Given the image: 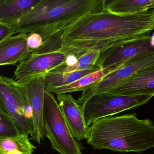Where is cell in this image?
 Listing matches in <instances>:
<instances>
[{
	"instance_id": "30bf717a",
	"label": "cell",
	"mask_w": 154,
	"mask_h": 154,
	"mask_svg": "<svg viewBox=\"0 0 154 154\" xmlns=\"http://www.w3.org/2000/svg\"><path fill=\"white\" fill-rule=\"evenodd\" d=\"M19 84L22 88L32 109L33 132L30 139L40 144L45 136L44 126L45 76H40Z\"/></svg>"
},
{
	"instance_id": "2e32d148",
	"label": "cell",
	"mask_w": 154,
	"mask_h": 154,
	"mask_svg": "<svg viewBox=\"0 0 154 154\" xmlns=\"http://www.w3.org/2000/svg\"><path fill=\"white\" fill-rule=\"evenodd\" d=\"M101 69L98 66L70 73H61L50 71L44 75L45 90L70 84L82 77Z\"/></svg>"
},
{
	"instance_id": "5bb4252c",
	"label": "cell",
	"mask_w": 154,
	"mask_h": 154,
	"mask_svg": "<svg viewBox=\"0 0 154 154\" xmlns=\"http://www.w3.org/2000/svg\"><path fill=\"white\" fill-rule=\"evenodd\" d=\"M42 0H0V22L7 23L23 16Z\"/></svg>"
},
{
	"instance_id": "9a60e30c",
	"label": "cell",
	"mask_w": 154,
	"mask_h": 154,
	"mask_svg": "<svg viewBox=\"0 0 154 154\" xmlns=\"http://www.w3.org/2000/svg\"><path fill=\"white\" fill-rule=\"evenodd\" d=\"M108 73L104 69H100L79 79L70 84L45 90L46 92L53 94H66L76 91H83L89 87L100 81Z\"/></svg>"
},
{
	"instance_id": "9c48e42d",
	"label": "cell",
	"mask_w": 154,
	"mask_h": 154,
	"mask_svg": "<svg viewBox=\"0 0 154 154\" xmlns=\"http://www.w3.org/2000/svg\"><path fill=\"white\" fill-rule=\"evenodd\" d=\"M152 66H154V52L143 57L133 59L117 70L106 76L100 81L82 91L77 100L80 105L83 106L93 96L108 92L123 80Z\"/></svg>"
},
{
	"instance_id": "7a4b0ae2",
	"label": "cell",
	"mask_w": 154,
	"mask_h": 154,
	"mask_svg": "<svg viewBox=\"0 0 154 154\" xmlns=\"http://www.w3.org/2000/svg\"><path fill=\"white\" fill-rule=\"evenodd\" d=\"M86 142L95 149L140 153L154 147V124L136 113L103 118L89 127Z\"/></svg>"
},
{
	"instance_id": "277c9868",
	"label": "cell",
	"mask_w": 154,
	"mask_h": 154,
	"mask_svg": "<svg viewBox=\"0 0 154 154\" xmlns=\"http://www.w3.org/2000/svg\"><path fill=\"white\" fill-rule=\"evenodd\" d=\"M45 136L60 154H82L83 146L71 134L54 94L45 91Z\"/></svg>"
},
{
	"instance_id": "7c38bea8",
	"label": "cell",
	"mask_w": 154,
	"mask_h": 154,
	"mask_svg": "<svg viewBox=\"0 0 154 154\" xmlns=\"http://www.w3.org/2000/svg\"><path fill=\"white\" fill-rule=\"evenodd\" d=\"M108 92L118 95H151L154 96V66L130 76Z\"/></svg>"
},
{
	"instance_id": "cb8c5ba5",
	"label": "cell",
	"mask_w": 154,
	"mask_h": 154,
	"mask_svg": "<svg viewBox=\"0 0 154 154\" xmlns=\"http://www.w3.org/2000/svg\"><path fill=\"white\" fill-rule=\"evenodd\" d=\"M6 154H28L26 153H24L22 152H20V151H13L11 152H9L7 153Z\"/></svg>"
},
{
	"instance_id": "e0dca14e",
	"label": "cell",
	"mask_w": 154,
	"mask_h": 154,
	"mask_svg": "<svg viewBox=\"0 0 154 154\" xmlns=\"http://www.w3.org/2000/svg\"><path fill=\"white\" fill-rule=\"evenodd\" d=\"M36 147L30 142L28 136L21 134L11 138L0 139V154H6L13 151L32 154Z\"/></svg>"
},
{
	"instance_id": "603a6c76",
	"label": "cell",
	"mask_w": 154,
	"mask_h": 154,
	"mask_svg": "<svg viewBox=\"0 0 154 154\" xmlns=\"http://www.w3.org/2000/svg\"><path fill=\"white\" fill-rule=\"evenodd\" d=\"M120 0H101L103 10H105L108 7Z\"/></svg>"
},
{
	"instance_id": "ba28073f",
	"label": "cell",
	"mask_w": 154,
	"mask_h": 154,
	"mask_svg": "<svg viewBox=\"0 0 154 154\" xmlns=\"http://www.w3.org/2000/svg\"><path fill=\"white\" fill-rule=\"evenodd\" d=\"M154 52V37L148 33L102 51L97 65L109 74L133 59Z\"/></svg>"
},
{
	"instance_id": "d6986e66",
	"label": "cell",
	"mask_w": 154,
	"mask_h": 154,
	"mask_svg": "<svg viewBox=\"0 0 154 154\" xmlns=\"http://www.w3.org/2000/svg\"><path fill=\"white\" fill-rule=\"evenodd\" d=\"M101 51H92L88 52L80 57L74 66L65 67L61 65L51 71L61 73H70L85 70L98 66L97 64Z\"/></svg>"
},
{
	"instance_id": "8fae6325",
	"label": "cell",
	"mask_w": 154,
	"mask_h": 154,
	"mask_svg": "<svg viewBox=\"0 0 154 154\" xmlns=\"http://www.w3.org/2000/svg\"><path fill=\"white\" fill-rule=\"evenodd\" d=\"M56 97L73 137L78 141L86 140L89 127L86 123L82 106L68 93L56 94Z\"/></svg>"
},
{
	"instance_id": "6da1fadb",
	"label": "cell",
	"mask_w": 154,
	"mask_h": 154,
	"mask_svg": "<svg viewBox=\"0 0 154 154\" xmlns=\"http://www.w3.org/2000/svg\"><path fill=\"white\" fill-rule=\"evenodd\" d=\"M153 30L154 9L123 14L103 11L86 14L51 37L92 40L115 45L148 34Z\"/></svg>"
},
{
	"instance_id": "5b68a950",
	"label": "cell",
	"mask_w": 154,
	"mask_h": 154,
	"mask_svg": "<svg viewBox=\"0 0 154 154\" xmlns=\"http://www.w3.org/2000/svg\"><path fill=\"white\" fill-rule=\"evenodd\" d=\"M0 109L14 121L21 134L33 132V112L20 85L12 78L0 76Z\"/></svg>"
},
{
	"instance_id": "ac0fdd59",
	"label": "cell",
	"mask_w": 154,
	"mask_h": 154,
	"mask_svg": "<svg viewBox=\"0 0 154 154\" xmlns=\"http://www.w3.org/2000/svg\"><path fill=\"white\" fill-rule=\"evenodd\" d=\"M152 9L151 0H120L104 11L113 13H134Z\"/></svg>"
},
{
	"instance_id": "4fadbf2b",
	"label": "cell",
	"mask_w": 154,
	"mask_h": 154,
	"mask_svg": "<svg viewBox=\"0 0 154 154\" xmlns=\"http://www.w3.org/2000/svg\"><path fill=\"white\" fill-rule=\"evenodd\" d=\"M28 33H18L0 42V65H14L30 57Z\"/></svg>"
},
{
	"instance_id": "8992f818",
	"label": "cell",
	"mask_w": 154,
	"mask_h": 154,
	"mask_svg": "<svg viewBox=\"0 0 154 154\" xmlns=\"http://www.w3.org/2000/svg\"><path fill=\"white\" fill-rule=\"evenodd\" d=\"M151 95H118L109 92L97 94L90 97L83 106L85 120L90 127L97 120L112 116L147 103Z\"/></svg>"
},
{
	"instance_id": "44dd1931",
	"label": "cell",
	"mask_w": 154,
	"mask_h": 154,
	"mask_svg": "<svg viewBox=\"0 0 154 154\" xmlns=\"http://www.w3.org/2000/svg\"><path fill=\"white\" fill-rule=\"evenodd\" d=\"M27 43L31 53L37 50L43 45L44 40L40 34L37 33H28Z\"/></svg>"
},
{
	"instance_id": "ffe728a7",
	"label": "cell",
	"mask_w": 154,
	"mask_h": 154,
	"mask_svg": "<svg viewBox=\"0 0 154 154\" xmlns=\"http://www.w3.org/2000/svg\"><path fill=\"white\" fill-rule=\"evenodd\" d=\"M21 134L11 118L0 109V139L18 136Z\"/></svg>"
},
{
	"instance_id": "52a82bcc",
	"label": "cell",
	"mask_w": 154,
	"mask_h": 154,
	"mask_svg": "<svg viewBox=\"0 0 154 154\" xmlns=\"http://www.w3.org/2000/svg\"><path fill=\"white\" fill-rule=\"evenodd\" d=\"M82 53L83 50L80 47L63 44L54 51L31 53L28 58L19 62L14 71V79L20 84L45 75L65 63L69 55L75 54L80 57Z\"/></svg>"
},
{
	"instance_id": "3957f363",
	"label": "cell",
	"mask_w": 154,
	"mask_h": 154,
	"mask_svg": "<svg viewBox=\"0 0 154 154\" xmlns=\"http://www.w3.org/2000/svg\"><path fill=\"white\" fill-rule=\"evenodd\" d=\"M103 11L101 0H42L23 16L4 23L14 34L39 33L44 41L86 14Z\"/></svg>"
},
{
	"instance_id": "7402d4cb",
	"label": "cell",
	"mask_w": 154,
	"mask_h": 154,
	"mask_svg": "<svg viewBox=\"0 0 154 154\" xmlns=\"http://www.w3.org/2000/svg\"><path fill=\"white\" fill-rule=\"evenodd\" d=\"M14 34L11 27L6 23L0 22V42Z\"/></svg>"
}]
</instances>
